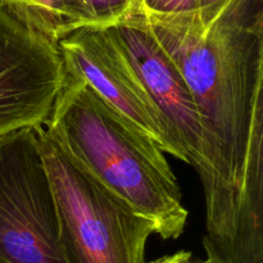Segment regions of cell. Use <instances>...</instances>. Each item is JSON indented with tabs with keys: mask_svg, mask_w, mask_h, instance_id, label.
Masks as SVG:
<instances>
[{
	"mask_svg": "<svg viewBox=\"0 0 263 263\" xmlns=\"http://www.w3.org/2000/svg\"><path fill=\"white\" fill-rule=\"evenodd\" d=\"M149 263H208L207 261H195L193 258V254L190 252L186 251H180L176 252L174 254H168V256H164L162 258L156 259L153 262Z\"/></svg>",
	"mask_w": 263,
	"mask_h": 263,
	"instance_id": "obj_12",
	"label": "cell"
},
{
	"mask_svg": "<svg viewBox=\"0 0 263 263\" xmlns=\"http://www.w3.org/2000/svg\"><path fill=\"white\" fill-rule=\"evenodd\" d=\"M135 10L148 21H194L200 0H136Z\"/></svg>",
	"mask_w": 263,
	"mask_h": 263,
	"instance_id": "obj_10",
	"label": "cell"
},
{
	"mask_svg": "<svg viewBox=\"0 0 263 263\" xmlns=\"http://www.w3.org/2000/svg\"><path fill=\"white\" fill-rule=\"evenodd\" d=\"M135 8L136 0H62L67 33L77 28L115 26L134 13Z\"/></svg>",
	"mask_w": 263,
	"mask_h": 263,
	"instance_id": "obj_8",
	"label": "cell"
},
{
	"mask_svg": "<svg viewBox=\"0 0 263 263\" xmlns=\"http://www.w3.org/2000/svg\"><path fill=\"white\" fill-rule=\"evenodd\" d=\"M145 21L197 108L205 261L263 263V0H231L205 30Z\"/></svg>",
	"mask_w": 263,
	"mask_h": 263,
	"instance_id": "obj_1",
	"label": "cell"
},
{
	"mask_svg": "<svg viewBox=\"0 0 263 263\" xmlns=\"http://www.w3.org/2000/svg\"><path fill=\"white\" fill-rule=\"evenodd\" d=\"M0 7L57 43L66 36L62 0H0Z\"/></svg>",
	"mask_w": 263,
	"mask_h": 263,
	"instance_id": "obj_9",
	"label": "cell"
},
{
	"mask_svg": "<svg viewBox=\"0 0 263 263\" xmlns=\"http://www.w3.org/2000/svg\"><path fill=\"white\" fill-rule=\"evenodd\" d=\"M64 77L58 43L0 7V136L45 125Z\"/></svg>",
	"mask_w": 263,
	"mask_h": 263,
	"instance_id": "obj_5",
	"label": "cell"
},
{
	"mask_svg": "<svg viewBox=\"0 0 263 263\" xmlns=\"http://www.w3.org/2000/svg\"><path fill=\"white\" fill-rule=\"evenodd\" d=\"M58 46L67 73L86 82L163 153L182 161L135 68L107 28H77L62 37Z\"/></svg>",
	"mask_w": 263,
	"mask_h": 263,
	"instance_id": "obj_6",
	"label": "cell"
},
{
	"mask_svg": "<svg viewBox=\"0 0 263 263\" xmlns=\"http://www.w3.org/2000/svg\"><path fill=\"white\" fill-rule=\"evenodd\" d=\"M55 199L67 263H148L156 226L68 156L44 126L36 128Z\"/></svg>",
	"mask_w": 263,
	"mask_h": 263,
	"instance_id": "obj_3",
	"label": "cell"
},
{
	"mask_svg": "<svg viewBox=\"0 0 263 263\" xmlns=\"http://www.w3.org/2000/svg\"><path fill=\"white\" fill-rule=\"evenodd\" d=\"M45 130L98 181L149 218L164 240L184 233L187 211L163 152L66 72Z\"/></svg>",
	"mask_w": 263,
	"mask_h": 263,
	"instance_id": "obj_2",
	"label": "cell"
},
{
	"mask_svg": "<svg viewBox=\"0 0 263 263\" xmlns=\"http://www.w3.org/2000/svg\"><path fill=\"white\" fill-rule=\"evenodd\" d=\"M231 0H200V22L203 30L210 27Z\"/></svg>",
	"mask_w": 263,
	"mask_h": 263,
	"instance_id": "obj_11",
	"label": "cell"
},
{
	"mask_svg": "<svg viewBox=\"0 0 263 263\" xmlns=\"http://www.w3.org/2000/svg\"><path fill=\"white\" fill-rule=\"evenodd\" d=\"M0 262L67 263L36 128L0 136Z\"/></svg>",
	"mask_w": 263,
	"mask_h": 263,
	"instance_id": "obj_4",
	"label": "cell"
},
{
	"mask_svg": "<svg viewBox=\"0 0 263 263\" xmlns=\"http://www.w3.org/2000/svg\"><path fill=\"white\" fill-rule=\"evenodd\" d=\"M0 263H2V262H0Z\"/></svg>",
	"mask_w": 263,
	"mask_h": 263,
	"instance_id": "obj_13",
	"label": "cell"
},
{
	"mask_svg": "<svg viewBox=\"0 0 263 263\" xmlns=\"http://www.w3.org/2000/svg\"><path fill=\"white\" fill-rule=\"evenodd\" d=\"M107 31L135 68L182 161L197 170L202 141L199 120L192 91L177 64L136 10Z\"/></svg>",
	"mask_w": 263,
	"mask_h": 263,
	"instance_id": "obj_7",
	"label": "cell"
}]
</instances>
